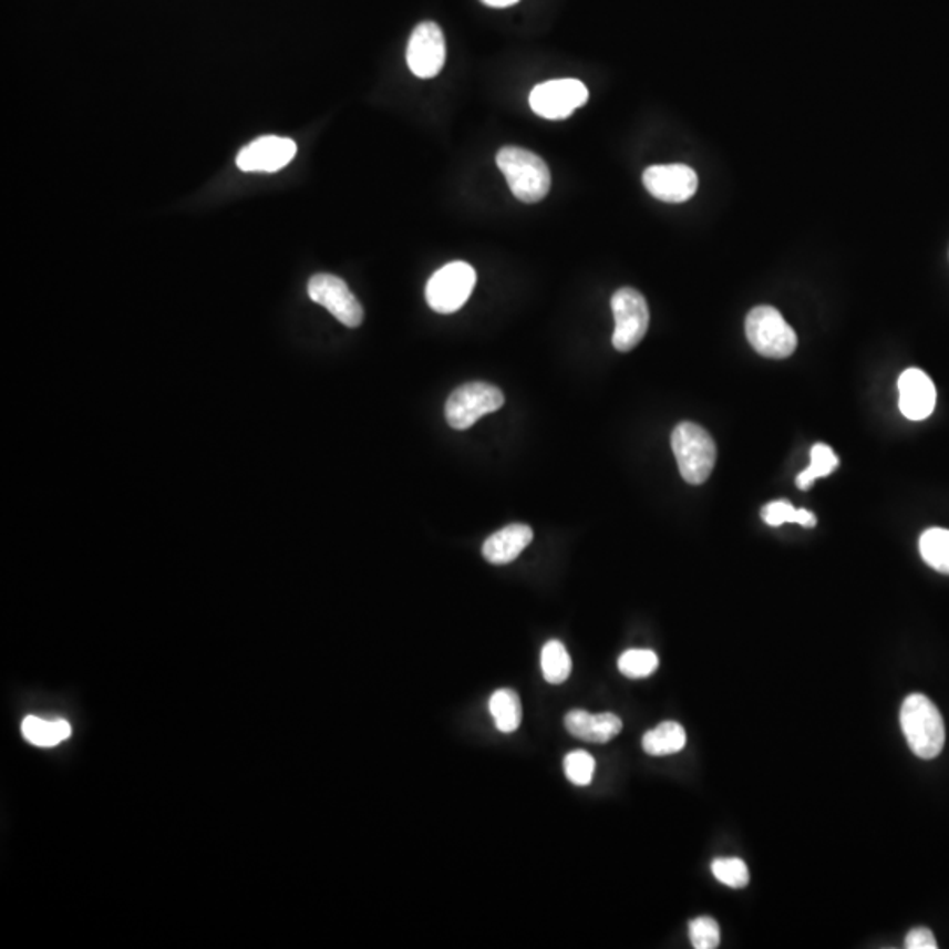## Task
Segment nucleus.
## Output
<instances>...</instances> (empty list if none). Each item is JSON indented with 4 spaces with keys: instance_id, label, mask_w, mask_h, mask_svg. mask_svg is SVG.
<instances>
[{
    "instance_id": "obj_1",
    "label": "nucleus",
    "mask_w": 949,
    "mask_h": 949,
    "mask_svg": "<svg viewBox=\"0 0 949 949\" xmlns=\"http://www.w3.org/2000/svg\"><path fill=\"white\" fill-rule=\"evenodd\" d=\"M900 724L909 750L921 760H933L942 753L946 742L945 721L932 700L915 693L904 700Z\"/></svg>"
},
{
    "instance_id": "obj_2",
    "label": "nucleus",
    "mask_w": 949,
    "mask_h": 949,
    "mask_svg": "<svg viewBox=\"0 0 949 949\" xmlns=\"http://www.w3.org/2000/svg\"><path fill=\"white\" fill-rule=\"evenodd\" d=\"M496 164L507 178L508 187L517 199L533 205L550 190V171L544 158L520 146H505L496 155Z\"/></svg>"
},
{
    "instance_id": "obj_3",
    "label": "nucleus",
    "mask_w": 949,
    "mask_h": 949,
    "mask_svg": "<svg viewBox=\"0 0 949 949\" xmlns=\"http://www.w3.org/2000/svg\"><path fill=\"white\" fill-rule=\"evenodd\" d=\"M672 451L679 472L691 486H700L711 477L718 460V448L711 434L694 422H681L672 433Z\"/></svg>"
},
{
    "instance_id": "obj_4",
    "label": "nucleus",
    "mask_w": 949,
    "mask_h": 949,
    "mask_svg": "<svg viewBox=\"0 0 949 949\" xmlns=\"http://www.w3.org/2000/svg\"><path fill=\"white\" fill-rule=\"evenodd\" d=\"M745 334L751 347L769 359L790 358L798 343L792 326L774 307L753 308L745 319Z\"/></svg>"
},
{
    "instance_id": "obj_5",
    "label": "nucleus",
    "mask_w": 949,
    "mask_h": 949,
    "mask_svg": "<svg viewBox=\"0 0 949 949\" xmlns=\"http://www.w3.org/2000/svg\"><path fill=\"white\" fill-rule=\"evenodd\" d=\"M505 403V396L496 385L487 382L464 383L452 392L445 405L448 426L457 431L468 430L478 419L496 412Z\"/></svg>"
},
{
    "instance_id": "obj_6",
    "label": "nucleus",
    "mask_w": 949,
    "mask_h": 949,
    "mask_svg": "<svg viewBox=\"0 0 949 949\" xmlns=\"http://www.w3.org/2000/svg\"><path fill=\"white\" fill-rule=\"evenodd\" d=\"M477 283V272L468 262L456 260L434 272L426 286V301L436 313H454L468 301Z\"/></svg>"
},
{
    "instance_id": "obj_7",
    "label": "nucleus",
    "mask_w": 949,
    "mask_h": 949,
    "mask_svg": "<svg viewBox=\"0 0 949 949\" xmlns=\"http://www.w3.org/2000/svg\"><path fill=\"white\" fill-rule=\"evenodd\" d=\"M612 311L616 320L612 334L613 349L619 352H630L648 334V301L639 290L625 287L612 296Z\"/></svg>"
},
{
    "instance_id": "obj_8",
    "label": "nucleus",
    "mask_w": 949,
    "mask_h": 949,
    "mask_svg": "<svg viewBox=\"0 0 949 949\" xmlns=\"http://www.w3.org/2000/svg\"><path fill=\"white\" fill-rule=\"evenodd\" d=\"M589 92L579 80L565 78L535 86L529 94V106L541 118L563 120L588 103Z\"/></svg>"
},
{
    "instance_id": "obj_9",
    "label": "nucleus",
    "mask_w": 949,
    "mask_h": 949,
    "mask_svg": "<svg viewBox=\"0 0 949 949\" xmlns=\"http://www.w3.org/2000/svg\"><path fill=\"white\" fill-rule=\"evenodd\" d=\"M308 296L311 301L337 317L347 328H359L364 320L361 302L350 292L349 286L341 278L328 272L313 275L308 281Z\"/></svg>"
},
{
    "instance_id": "obj_10",
    "label": "nucleus",
    "mask_w": 949,
    "mask_h": 949,
    "mask_svg": "<svg viewBox=\"0 0 949 949\" xmlns=\"http://www.w3.org/2000/svg\"><path fill=\"white\" fill-rule=\"evenodd\" d=\"M447 59V48L442 29L434 22H424L413 30L406 50L410 71L422 80L434 78L442 71Z\"/></svg>"
},
{
    "instance_id": "obj_11",
    "label": "nucleus",
    "mask_w": 949,
    "mask_h": 949,
    "mask_svg": "<svg viewBox=\"0 0 949 949\" xmlns=\"http://www.w3.org/2000/svg\"><path fill=\"white\" fill-rule=\"evenodd\" d=\"M643 185L656 199L678 205L697 194L699 176L684 164L652 166L643 173Z\"/></svg>"
},
{
    "instance_id": "obj_12",
    "label": "nucleus",
    "mask_w": 949,
    "mask_h": 949,
    "mask_svg": "<svg viewBox=\"0 0 949 949\" xmlns=\"http://www.w3.org/2000/svg\"><path fill=\"white\" fill-rule=\"evenodd\" d=\"M296 152L298 146L289 137H259L239 152L236 164L245 173H277L289 166Z\"/></svg>"
},
{
    "instance_id": "obj_13",
    "label": "nucleus",
    "mask_w": 949,
    "mask_h": 949,
    "mask_svg": "<svg viewBox=\"0 0 949 949\" xmlns=\"http://www.w3.org/2000/svg\"><path fill=\"white\" fill-rule=\"evenodd\" d=\"M937 392L930 376L918 368L904 371L898 379V406L909 421H925L936 409Z\"/></svg>"
},
{
    "instance_id": "obj_14",
    "label": "nucleus",
    "mask_w": 949,
    "mask_h": 949,
    "mask_svg": "<svg viewBox=\"0 0 949 949\" xmlns=\"http://www.w3.org/2000/svg\"><path fill=\"white\" fill-rule=\"evenodd\" d=\"M565 726L570 735L577 736L580 741L605 744L621 733L622 721L610 712L591 714L586 711H571L565 718Z\"/></svg>"
},
{
    "instance_id": "obj_15",
    "label": "nucleus",
    "mask_w": 949,
    "mask_h": 949,
    "mask_svg": "<svg viewBox=\"0 0 949 949\" xmlns=\"http://www.w3.org/2000/svg\"><path fill=\"white\" fill-rule=\"evenodd\" d=\"M533 540V529L528 524H508L499 532L493 533L482 547V554L493 565H508L519 558Z\"/></svg>"
},
{
    "instance_id": "obj_16",
    "label": "nucleus",
    "mask_w": 949,
    "mask_h": 949,
    "mask_svg": "<svg viewBox=\"0 0 949 949\" xmlns=\"http://www.w3.org/2000/svg\"><path fill=\"white\" fill-rule=\"evenodd\" d=\"M685 730L675 721H664L649 730L642 739V747L651 756H669L684 750Z\"/></svg>"
},
{
    "instance_id": "obj_17",
    "label": "nucleus",
    "mask_w": 949,
    "mask_h": 949,
    "mask_svg": "<svg viewBox=\"0 0 949 949\" xmlns=\"http://www.w3.org/2000/svg\"><path fill=\"white\" fill-rule=\"evenodd\" d=\"M489 711L499 732L514 733L519 729L523 721V705L516 691L507 688L494 691L489 700Z\"/></svg>"
},
{
    "instance_id": "obj_18",
    "label": "nucleus",
    "mask_w": 949,
    "mask_h": 949,
    "mask_svg": "<svg viewBox=\"0 0 949 949\" xmlns=\"http://www.w3.org/2000/svg\"><path fill=\"white\" fill-rule=\"evenodd\" d=\"M22 733L30 744L39 747H53L64 742L71 735V724L68 721H47L35 715H29L22 723Z\"/></svg>"
},
{
    "instance_id": "obj_19",
    "label": "nucleus",
    "mask_w": 949,
    "mask_h": 949,
    "mask_svg": "<svg viewBox=\"0 0 949 949\" xmlns=\"http://www.w3.org/2000/svg\"><path fill=\"white\" fill-rule=\"evenodd\" d=\"M920 554L928 567L949 575V529H927L920 538Z\"/></svg>"
},
{
    "instance_id": "obj_20",
    "label": "nucleus",
    "mask_w": 949,
    "mask_h": 949,
    "mask_svg": "<svg viewBox=\"0 0 949 949\" xmlns=\"http://www.w3.org/2000/svg\"><path fill=\"white\" fill-rule=\"evenodd\" d=\"M839 466V457L835 456L831 445L816 443L811 448V464L804 472L796 475V487L802 491L809 489L817 478L828 477Z\"/></svg>"
},
{
    "instance_id": "obj_21",
    "label": "nucleus",
    "mask_w": 949,
    "mask_h": 949,
    "mask_svg": "<svg viewBox=\"0 0 949 949\" xmlns=\"http://www.w3.org/2000/svg\"><path fill=\"white\" fill-rule=\"evenodd\" d=\"M541 673L549 684H563L570 678L571 658L559 640L545 643L540 656Z\"/></svg>"
},
{
    "instance_id": "obj_22",
    "label": "nucleus",
    "mask_w": 949,
    "mask_h": 949,
    "mask_svg": "<svg viewBox=\"0 0 949 949\" xmlns=\"http://www.w3.org/2000/svg\"><path fill=\"white\" fill-rule=\"evenodd\" d=\"M762 519L774 528H780L787 523L801 524L804 528H814L817 524L813 512L807 510V508H795L786 499L766 503L765 507L762 508Z\"/></svg>"
},
{
    "instance_id": "obj_23",
    "label": "nucleus",
    "mask_w": 949,
    "mask_h": 949,
    "mask_svg": "<svg viewBox=\"0 0 949 949\" xmlns=\"http://www.w3.org/2000/svg\"><path fill=\"white\" fill-rule=\"evenodd\" d=\"M619 672L626 678L643 679L649 678L660 667V660L654 651L649 649H630L622 652L618 661Z\"/></svg>"
},
{
    "instance_id": "obj_24",
    "label": "nucleus",
    "mask_w": 949,
    "mask_h": 949,
    "mask_svg": "<svg viewBox=\"0 0 949 949\" xmlns=\"http://www.w3.org/2000/svg\"><path fill=\"white\" fill-rule=\"evenodd\" d=\"M711 868L715 879L730 888L750 885V868L741 858H715Z\"/></svg>"
},
{
    "instance_id": "obj_25",
    "label": "nucleus",
    "mask_w": 949,
    "mask_h": 949,
    "mask_svg": "<svg viewBox=\"0 0 949 949\" xmlns=\"http://www.w3.org/2000/svg\"><path fill=\"white\" fill-rule=\"evenodd\" d=\"M597 762L588 751H574L565 756V774L575 786H589Z\"/></svg>"
},
{
    "instance_id": "obj_26",
    "label": "nucleus",
    "mask_w": 949,
    "mask_h": 949,
    "mask_svg": "<svg viewBox=\"0 0 949 949\" xmlns=\"http://www.w3.org/2000/svg\"><path fill=\"white\" fill-rule=\"evenodd\" d=\"M690 939L697 949L718 948L721 941L720 925L709 916L694 918L690 924Z\"/></svg>"
},
{
    "instance_id": "obj_27",
    "label": "nucleus",
    "mask_w": 949,
    "mask_h": 949,
    "mask_svg": "<svg viewBox=\"0 0 949 949\" xmlns=\"http://www.w3.org/2000/svg\"><path fill=\"white\" fill-rule=\"evenodd\" d=\"M907 949H936L937 941L928 928H912L906 937Z\"/></svg>"
},
{
    "instance_id": "obj_28",
    "label": "nucleus",
    "mask_w": 949,
    "mask_h": 949,
    "mask_svg": "<svg viewBox=\"0 0 949 949\" xmlns=\"http://www.w3.org/2000/svg\"><path fill=\"white\" fill-rule=\"evenodd\" d=\"M482 2L491 6V8H508V6L517 4L519 0H482Z\"/></svg>"
}]
</instances>
